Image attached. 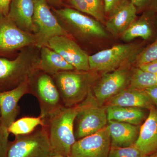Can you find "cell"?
I'll list each match as a JSON object with an SVG mask.
<instances>
[{
	"mask_svg": "<svg viewBox=\"0 0 157 157\" xmlns=\"http://www.w3.org/2000/svg\"><path fill=\"white\" fill-rule=\"evenodd\" d=\"M82 106V102L72 107L63 106L44 121L48 132L52 155L70 156L76 141L74 121Z\"/></svg>",
	"mask_w": 157,
	"mask_h": 157,
	"instance_id": "6da1fadb",
	"label": "cell"
},
{
	"mask_svg": "<svg viewBox=\"0 0 157 157\" xmlns=\"http://www.w3.org/2000/svg\"><path fill=\"white\" fill-rule=\"evenodd\" d=\"M40 48L22 49L13 60L0 58V92L10 90L29 81L39 70Z\"/></svg>",
	"mask_w": 157,
	"mask_h": 157,
	"instance_id": "7a4b0ae2",
	"label": "cell"
},
{
	"mask_svg": "<svg viewBox=\"0 0 157 157\" xmlns=\"http://www.w3.org/2000/svg\"><path fill=\"white\" fill-rule=\"evenodd\" d=\"M97 73L91 70H68L52 76L63 105L72 107L84 101L96 82Z\"/></svg>",
	"mask_w": 157,
	"mask_h": 157,
	"instance_id": "3957f363",
	"label": "cell"
},
{
	"mask_svg": "<svg viewBox=\"0 0 157 157\" xmlns=\"http://www.w3.org/2000/svg\"><path fill=\"white\" fill-rule=\"evenodd\" d=\"M53 11L59 23L69 36L72 34L84 40L107 36V32L99 21L80 11L69 8L54 9Z\"/></svg>",
	"mask_w": 157,
	"mask_h": 157,
	"instance_id": "277c9868",
	"label": "cell"
},
{
	"mask_svg": "<svg viewBox=\"0 0 157 157\" xmlns=\"http://www.w3.org/2000/svg\"><path fill=\"white\" fill-rule=\"evenodd\" d=\"M29 94L37 98L44 121L63 106L53 77L38 70L29 80Z\"/></svg>",
	"mask_w": 157,
	"mask_h": 157,
	"instance_id": "5b68a950",
	"label": "cell"
},
{
	"mask_svg": "<svg viewBox=\"0 0 157 157\" xmlns=\"http://www.w3.org/2000/svg\"><path fill=\"white\" fill-rule=\"evenodd\" d=\"M107 108L100 105L93 96L92 90L76 115L74 132L76 140L95 134L108 123Z\"/></svg>",
	"mask_w": 157,
	"mask_h": 157,
	"instance_id": "8992f818",
	"label": "cell"
},
{
	"mask_svg": "<svg viewBox=\"0 0 157 157\" xmlns=\"http://www.w3.org/2000/svg\"><path fill=\"white\" fill-rule=\"evenodd\" d=\"M52 155L45 127L37 128L28 135H17L9 143L6 157H50Z\"/></svg>",
	"mask_w": 157,
	"mask_h": 157,
	"instance_id": "52a82bcc",
	"label": "cell"
},
{
	"mask_svg": "<svg viewBox=\"0 0 157 157\" xmlns=\"http://www.w3.org/2000/svg\"><path fill=\"white\" fill-rule=\"evenodd\" d=\"M139 48L135 44H118L89 56L90 70L105 73L114 71L137 56Z\"/></svg>",
	"mask_w": 157,
	"mask_h": 157,
	"instance_id": "ba28073f",
	"label": "cell"
},
{
	"mask_svg": "<svg viewBox=\"0 0 157 157\" xmlns=\"http://www.w3.org/2000/svg\"><path fill=\"white\" fill-rule=\"evenodd\" d=\"M31 46L41 48L36 34L22 30L8 16L0 14V53L20 51Z\"/></svg>",
	"mask_w": 157,
	"mask_h": 157,
	"instance_id": "9c48e42d",
	"label": "cell"
},
{
	"mask_svg": "<svg viewBox=\"0 0 157 157\" xmlns=\"http://www.w3.org/2000/svg\"><path fill=\"white\" fill-rule=\"evenodd\" d=\"M132 71L129 65H124L104 74L95 82L92 89L98 104L104 105L107 101L128 86Z\"/></svg>",
	"mask_w": 157,
	"mask_h": 157,
	"instance_id": "30bf717a",
	"label": "cell"
},
{
	"mask_svg": "<svg viewBox=\"0 0 157 157\" xmlns=\"http://www.w3.org/2000/svg\"><path fill=\"white\" fill-rule=\"evenodd\" d=\"M33 22L41 47L47 46L49 40L57 36H70L59 23L45 0H34Z\"/></svg>",
	"mask_w": 157,
	"mask_h": 157,
	"instance_id": "8fae6325",
	"label": "cell"
},
{
	"mask_svg": "<svg viewBox=\"0 0 157 157\" xmlns=\"http://www.w3.org/2000/svg\"><path fill=\"white\" fill-rule=\"evenodd\" d=\"M47 47L59 54L77 71H89V56L70 36H57L49 40Z\"/></svg>",
	"mask_w": 157,
	"mask_h": 157,
	"instance_id": "7c38bea8",
	"label": "cell"
},
{
	"mask_svg": "<svg viewBox=\"0 0 157 157\" xmlns=\"http://www.w3.org/2000/svg\"><path fill=\"white\" fill-rule=\"evenodd\" d=\"M111 148L107 125L95 134L76 140L71 149V157H108Z\"/></svg>",
	"mask_w": 157,
	"mask_h": 157,
	"instance_id": "4fadbf2b",
	"label": "cell"
},
{
	"mask_svg": "<svg viewBox=\"0 0 157 157\" xmlns=\"http://www.w3.org/2000/svg\"><path fill=\"white\" fill-rule=\"evenodd\" d=\"M29 81L13 89L0 92V122L8 128L15 121L19 113V100L26 94H29Z\"/></svg>",
	"mask_w": 157,
	"mask_h": 157,
	"instance_id": "5bb4252c",
	"label": "cell"
},
{
	"mask_svg": "<svg viewBox=\"0 0 157 157\" xmlns=\"http://www.w3.org/2000/svg\"><path fill=\"white\" fill-rule=\"evenodd\" d=\"M134 145L144 155L150 156L157 153V109H149L146 120L140 127L139 136Z\"/></svg>",
	"mask_w": 157,
	"mask_h": 157,
	"instance_id": "9a60e30c",
	"label": "cell"
},
{
	"mask_svg": "<svg viewBox=\"0 0 157 157\" xmlns=\"http://www.w3.org/2000/svg\"><path fill=\"white\" fill-rule=\"evenodd\" d=\"M137 11L130 0H123L109 14L106 22L107 29L113 36L121 35L135 20Z\"/></svg>",
	"mask_w": 157,
	"mask_h": 157,
	"instance_id": "2e32d148",
	"label": "cell"
},
{
	"mask_svg": "<svg viewBox=\"0 0 157 157\" xmlns=\"http://www.w3.org/2000/svg\"><path fill=\"white\" fill-rule=\"evenodd\" d=\"M34 11V0H11L7 16L22 30L36 34Z\"/></svg>",
	"mask_w": 157,
	"mask_h": 157,
	"instance_id": "e0dca14e",
	"label": "cell"
},
{
	"mask_svg": "<svg viewBox=\"0 0 157 157\" xmlns=\"http://www.w3.org/2000/svg\"><path fill=\"white\" fill-rule=\"evenodd\" d=\"M107 127L111 147H128L134 145L140 132L139 125L115 121H108Z\"/></svg>",
	"mask_w": 157,
	"mask_h": 157,
	"instance_id": "ac0fdd59",
	"label": "cell"
},
{
	"mask_svg": "<svg viewBox=\"0 0 157 157\" xmlns=\"http://www.w3.org/2000/svg\"><path fill=\"white\" fill-rule=\"evenodd\" d=\"M107 106L138 107L150 109L154 105L142 90L127 88L109 99L104 104Z\"/></svg>",
	"mask_w": 157,
	"mask_h": 157,
	"instance_id": "d6986e66",
	"label": "cell"
},
{
	"mask_svg": "<svg viewBox=\"0 0 157 157\" xmlns=\"http://www.w3.org/2000/svg\"><path fill=\"white\" fill-rule=\"evenodd\" d=\"M146 11L143 16L135 20L121 34L123 40L129 42L139 37L147 40L151 38L154 34L152 21L157 14V9Z\"/></svg>",
	"mask_w": 157,
	"mask_h": 157,
	"instance_id": "ffe728a7",
	"label": "cell"
},
{
	"mask_svg": "<svg viewBox=\"0 0 157 157\" xmlns=\"http://www.w3.org/2000/svg\"><path fill=\"white\" fill-rule=\"evenodd\" d=\"M39 69L52 76L62 71L75 70L59 54L46 46L40 48Z\"/></svg>",
	"mask_w": 157,
	"mask_h": 157,
	"instance_id": "44dd1931",
	"label": "cell"
},
{
	"mask_svg": "<svg viewBox=\"0 0 157 157\" xmlns=\"http://www.w3.org/2000/svg\"><path fill=\"white\" fill-rule=\"evenodd\" d=\"M106 108L108 121L139 125L146 118L143 108L120 106H107Z\"/></svg>",
	"mask_w": 157,
	"mask_h": 157,
	"instance_id": "7402d4cb",
	"label": "cell"
},
{
	"mask_svg": "<svg viewBox=\"0 0 157 157\" xmlns=\"http://www.w3.org/2000/svg\"><path fill=\"white\" fill-rule=\"evenodd\" d=\"M68 2L73 9L92 16L99 22H104L103 0H68Z\"/></svg>",
	"mask_w": 157,
	"mask_h": 157,
	"instance_id": "603a6c76",
	"label": "cell"
},
{
	"mask_svg": "<svg viewBox=\"0 0 157 157\" xmlns=\"http://www.w3.org/2000/svg\"><path fill=\"white\" fill-rule=\"evenodd\" d=\"M39 125L45 126L44 120L41 116L37 117H25L14 121L8 128V131L15 136L28 135L33 132Z\"/></svg>",
	"mask_w": 157,
	"mask_h": 157,
	"instance_id": "cb8c5ba5",
	"label": "cell"
},
{
	"mask_svg": "<svg viewBox=\"0 0 157 157\" xmlns=\"http://www.w3.org/2000/svg\"><path fill=\"white\" fill-rule=\"evenodd\" d=\"M157 86V74L145 72L138 68L132 71L128 87L139 90Z\"/></svg>",
	"mask_w": 157,
	"mask_h": 157,
	"instance_id": "d4e9b609",
	"label": "cell"
},
{
	"mask_svg": "<svg viewBox=\"0 0 157 157\" xmlns=\"http://www.w3.org/2000/svg\"><path fill=\"white\" fill-rule=\"evenodd\" d=\"M157 60V38L150 45L141 51L135 58L137 67Z\"/></svg>",
	"mask_w": 157,
	"mask_h": 157,
	"instance_id": "484cf974",
	"label": "cell"
},
{
	"mask_svg": "<svg viewBox=\"0 0 157 157\" xmlns=\"http://www.w3.org/2000/svg\"><path fill=\"white\" fill-rule=\"evenodd\" d=\"M108 157H149L144 155L133 145L128 147H111Z\"/></svg>",
	"mask_w": 157,
	"mask_h": 157,
	"instance_id": "4316f807",
	"label": "cell"
},
{
	"mask_svg": "<svg viewBox=\"0 0 157 157\" xmlns=\"http://www.w3.org/2000/svg\"><path fill=\"white\" fill-rule=\"evenodd\" d=\"M9 134L8 129L3 126L0 122V157H6Z\"/></svg>",
	"mask_w": 157,
	"mask_h": 157,
	"instance_id": "83f0119b",
	"label": "cell"
},
{
	"mask_svg": "<svg viewBox=\"0 0 157 157\" xmlns=\"http://www.w3.org/2000/svg\"><path fill=\"white\" fill-rule=\"evenodd\" d=\"M137 11H148L157 9V0H130Z\"/></svg>",
	"mask_w": 157,
	"mask_h": 157,
	"instance_id": "f1b7e54d",
	"label": "cell"
},
{
	"mask_svg": "<svg viewBox=\"0 0 157 157\" xmlns=\"http://www.w3.org/2000/svg\"><path fill=\"white\" fill-rule=\"evenodd\" d=\"M122 1L123 0H103L105 14H110Z\"/></svg>",
	"mask_w": 157,
	"mask_h": 157,
	"instance_id": "f546056e",
	"label": "cell"
},
{
	"mask_svg": "<svg viewBox=\"0 0 157 157\" xmlns=\"http://www.w3.org/2000/svg\"><path fill=\"white\" fill-rule=\"evenodd\" d=\"M137 67L145 72L157 74V60L140 65Z\"/></svg>",
	"mask_w": 157,
	"mask_h": 157,
	"instance_id": "4dcf8cb0",
	"label": "cell"
},
{
	"mask_svg": "<svg viewBox=\"0 0 157 157\" xmlns=\"http://www.w3.org/2000/svg\"><path fill=\"white\" fill-rule=\"evenodd\" d=\"M147 95L154 105L157 107V86L143 90Z\"/></svg>",
	"mask_w": 157,
	"mask_h": 157,
	"instance_id": "1f68e13d",
	"label": "cell"
},
{
	"mask_svg": "<svg viewBox=\"0 0 157 157\" xmlns=\"http://www.w3.org/2000/svg\"><path fill=\"white\" fill-rule=\"evenodd\" d=\"M11 0H0V14L8 16Z\"/></svg>",
	"mask_w": 157,
	"mask_h": 157,
	"instance_id": "d6a6232c",
	"label": "cell"
},
{
	"mask_svg": "<svg viewBox=\"0 0 157 157\" xmlns=\"http://www.w3.org/2000/svg\"><path fill=\"white\" fill-rule=\"evenodd\" d=\"M45 1L47 2V3H55L57 2L59 0H45Z\"/></svg>",
	"mask_w": 157,
	"mask_h": 157,
	"instance_id": "836d02e7",
	"label": "cell"
},
{
	"mask_svg": "<svg viewBox=\"0 0 157 157\" xmlns=\"http://www.w3.org/2000/svg\"><path fill=\"white\" fill-rule=\"evenodd\" d=\"M50 157H71L70 156H64L61 155H54L51 156Z\"/></svg>",
	"mask_w": 157,
	"mask_h": 157,
	"instance_id": "e575fe53",
	"label": "cell"
},
{
	"mask_svg": "<svg viewBox=\"0 0 157 157\" xmlns=\"http://www.w3.org/2000/svg\"><path fill=\"white\" fill-rule=\"evenodd\" d=\"M149 157H157V153L155 154L150 156Z\"/></svg>",
	"mask_w": 157,
	"mask_h": 157,
	"instance_id": "d590c367",
	"label": "cell"
},
{
	"mask_svg": "<svg viewBox=\"0 0 157 157\" xmlns=\"http://www.w3.org/2000/svg\"><path fill=\"white\" fill-rule=\"evenodd\" d=\"M0 117H1V111H0Z\"/></svg>",
	"mask_w": 157,
	"mask_h": 157,
	"instance_id": "8d00e7d4",
	"label": "cell"
},
{
	"mask_svg": "<svg viewBox=\"0 0 157 157\" xmlns=\"http://www.w3.org/2000/svg\"></svg>",
	"mask_w": 157,
	"mask_h": 157,
	"instance_id": "74e56055",
	"label": "cell"
}]
</instances>
